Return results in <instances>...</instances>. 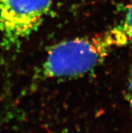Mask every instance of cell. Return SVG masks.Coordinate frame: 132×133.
I'll return each mask as SVG.
<instances>
[{
  "label": "cell",
  "instance_id": "7a4b0ae2",
  "mask_svg": "<svg viewBox=\"0 0 132 133\" xmlns=\"http://www.w3.org/2000/svg\"><path fill=\"white\" fill-rule=\"evenodd\" d=\"M57 0H0V45L11 48L37 31Z\"/></svg>",
  "mask_w": 132,
  "mask_h": 133
},
{
  "label": "cell",
  "instance_id": "277c9868",
  "mask_svg": "<svg viewBox=\"0 0 132 133\" xmlns=\"http://www.w3.org/2000/svg\"><path fill=\"white\" fill-rule=\"evenodd\" d=\"M127 98L132 112V72L129 77L127 82Z\"/></svg>",
  "mask_w": 132,
  "mask_h": 133
},
{
  "label": "cell",
  "instance_id": "5b68a950",
  "mask_svg": "<svg viewBox=\"0 0 132 133\" xmlns=\"http://www.w3.org/2000/svg\"><path fill=\"white\" fill-rule=\"evenodd\" d=\"M62 133H82V132H77V131H66V132H62Z\"/></svg>",
  "mask_w": 132,
  "mask_h": 133
},
{
  "label": "cell",
  "instance_id": "6da1fadb",
  "mask_svg": "<svg viewBox=\"0 0 132 133\" xmlns=\"http://www.w3.org/2000/svg\"><path fill=\"white\" fill-rule=\"evenodd\" d=\"M127 45L116 24L98 34L61 41L48 50L38 77L45 81L84 76L101 65L112 52Z\"/></svg>",
  "mask_w": 132,
  "mask_h": 133
},
{
  "label": "cell",
  "instance_id": "3957f363",
  "mask_svg": "<svg viewBox=\"0 0 132 133\" xmlns=\"http://www.w3.org/2000/svg\"><path fill=\"white\" fill-rule=\"evenodd\" d=\"M116 25L124 34L128 44H132V3L129 4L123 17Z\"/></svg>",
  "mask_w": 132,
  "mask_h": 133
}]
</instances>
